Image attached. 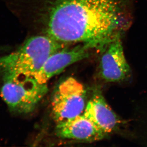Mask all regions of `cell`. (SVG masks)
Returning a JSON list of instances; mask_svg holds the SVG:
<instances>
[{"instance_id": "cell-1", "label": "cell", "mask_w": 147, "mask_h": 147, "mask_svg": "<svg viewBox=\"0 0 147 147\" xmlns=\"http://www.w3.org/2000/svg\"><path fill=\"white\" fill-rule=\"evenodd\" d=\"M24 28L63 45L92 46L113 25L111 0H3Z\"/></svg>"}, {"instance_id": "cell-8", "label": "cell", "mask_w": 147, "mask_h": 147, "mask_svg": "<svg viewBox=\"0 0 147 147\" xmlns=\"http://www.w3.org/2000/svg\"><path fill=\"white\" fill-rule=\"evenodd\" d=\"M83 114L107 135L115 131L121 122L100 92L95 94L88 101Z\"/></svg>"}, {"instance_id": "cell-2", "label": "cell", "mask_w": 147, "mask_h": 147, "mask_svg": "<svg viewBox=\"0 0 147 147\" xmlns=\"http://www.w3.org/2000/svg\"><path fill=\"white\" fill-rule=\"evenodd\" d=\"M65 47L49 36L33 35L16 51L0 57V72L3 76L34 77L51 55Z\"/></svg>"}, {"instance_id": "cell-4", "label": "cell", "mask_w": 147, "mask_h": 147, "mask_svg": "<svg viewBox=\"0 0 147 147\" xmlns=\"http://www.w3.org/2000/svg\"><path fill=\"white\" fill-rule=\"evenodd\" d=\"M86 90L82 83L69 77L57 86L53 95V117L60 123L83 114L86 107Z\"/></svg>"}, {"instance_id": "cell-6", "label": "cell", "mask_w": 147, "mask_h": 147, "mask_svg": "<svg viewBox=\"0 0 147 147\" xmlns=\"http://www.w3.org/2000/svg\"><path fill=\"white\" fill-rule=\"evenodd\" d=\"M90 49L87 45L80 44L72 48L65 47L56 51L48 57L34 78L39 83L47 84L67 67L89 57Z\"/></svg>"}, {"instance_id": "cell-7", "label": "cell", "mask_w": 147, "mask_h": 147, "mask_svg": "<svg viewBox=\"0 0 147 147\" xmlns=\"http://www.w3.org/2000/svg\"><path fill=\"white\" fill-rule=\"evenodd\" d=\"M55 133L61 138L84 142L101 140L107 135L83 114L57 123Z\"/></svg>"}, {"instance_id": "cell-3", "label": "cell", "mask_w": 147, "mask_h": 147, "mask_svg": "<svg viewBox=\"0 0 147 147\" xmlns=\"http://www.w3.org/2000/svg\"><path fill=\"white\" fill-rule=\"evenodd\" d=\"M1 96L11 111L28 113L34 110L47 92V84H41L32 77L3 76Z\"/></svg>"}, {"instance_id": "cell-5", "label": "cell", "mask_w": 147, "mask_h": 147, "mask_svg": "<svg viewBox=\"0 0 147 147\" xmlns=\"http://www.w3.org/2000/svg\"><path fill=\"white\" fill-rule=\"evenodd\" d=\"M99 74L104 81L117 82L123 81L130 73V67L124 54L120 33L104 50L100 61Z\"/></svg>"}]
</instances>
